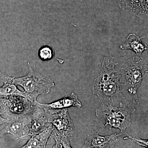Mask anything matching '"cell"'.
<instances>
[{
    "mask_svg": "<svg viewBox=\"0 0 148 148\" xmlns=\"http://www.w3.org/2000/svg\"><path fill=\"white\" fill-rule=\"evenodd\" d=\"M120 135L113 134L110 136H103L98 132L92 131L88 134L87 139L81 148H113L119 139Z\"/></svg>",
    "mask_w": 148,
    "mask_h": 148,
    "instance_id": "cell-8",
    "label": "cell"
},
{
    "mask_svg": "<svg viewBox=\"0 0 148 148\" xmlns=\"http://www.w3.org/2000/svg\"><path fill=\"white\" fill-rule=\"evenodd\" d=\"M34 104L45 110H61L72 107H76L79 108L82 106V104L77 96L74 92L69 96H65L61 99L49 104L40 103L37 100L34 102Z\"/></svg>",
    "mask_w": 148,
    "mask_h": 148,
    "instance_id": "cell-11",
    "label": "cell"
},
{
    "mask_svg": "<svg viewBox=\"0 0 148 148\" xmlns=\"http://www.w3.org/2000/svg\"><path fill=\"white\" fill-rule=\"evenodd\" d=\"M53 130L52 125L49 123L45 129L38 134L32 136L20 148H46Z\"/></svg>",
    "mask_w": 148,
    "mask_h": 148,
    "instance_id": "cell-12",
    "label": "cell"
},
{
    "mask_svg": "<svg viewBox=\"0 0 148 148\" xmlns=\"http://www.w3.org/2000/svg\"><path fill=\"white\" fill-rule=\"evenodd\" d=\"M59 142L61 143L63 148H73L71 147L68 137H64L61 138Z\"/></svg>",
    "mask_w": 148,
    "mask_h": 148,
    "instance_id": "cell-17",
    "label": "cell"
},
{
    "mask_svg": "<svg viewBox=\"0 0 148 148\" xmlns=\"http://www.w3.org/2000/svg\"><path fill=\"white\" fill-rule=\"evenodd\" d=\"M56 143L53 148H62V146L59 141H55Z\"/></svg>",
    "mask_w": 148,
    "mask_h": 148,
    "instance_id": "cell-19",
    "label": "cell"
},
{
    "mask_svg": "<svg viewBox=\"0 0 148 148\" xmlns=\"http://www.w3.org/2000/svg\"><path fill=\"white\" fill-rule=\"evenodd\" d=\"M31 113L18 119L10 121L8 124L0 130V138L8 134L16 140L30 138L32 137L30 133Z\"/></svg>",
    "mask_w": 148,
    "mask_h": 148,
    "instance_id": "cell-7",
    "label": "cell"
},
{
    "mask_svg": "<svg viewBox=\"0 0 148 148\" xmlns=\"http://www.w3.org/2000/svg\"><path fill=\"white\" fill-rule=\"evenodd\" d=\"M1 111V108H0V126L2 125L5 124V123H8L9 121L8 120L4 118L2 116Z\"/></svg>",
    "mask_w": 148,
    "mask_h": 148,
    "instance_id": "cell-18",
    "label": "cell"
},
{
    "mask_svg": "<svg viewBox=\"0 0 148 148\" xmlns=\"http://www.w3.org/2000/svg\"><path fill=\"white\" fill-rule=\"evenodd\" d=\"M120 8L148 21V0H117Z\"/></svg>",
    "mask_w": 148,
    "mask_h": 148,
    "instance_id": "cell-9",
    "label": "cell"
},
{
    "mask_svg": "<svg viewBox=\"0 0 148 148\" xmlns=\"http://www.w3.org/2000/svg\"><path fill=\"white\" fill-rule=\"evenodd\" d=\"M129 138L136 142L139 145L148 148V140H143L140 138H133L131 137H129Z\"/></svg>",
    "mask_w": 148,
    "mask_h": 148,
    "instance_id": "cell-16",
    "label": "cell"
},
{
    "mask_svg": "<svg viewBox=\"0 0 148 148\" xmlns=\"http://www.w3.org/2000/svg\"><path fill=\"white\" fill-rule=\"evenodd\" d=\"M29 71L26 75L16 78L9 76L11 82L23 88L27 96V99L34 103L40 95H45L50 92L54 86L52 80L43 76L33 69L29 63Z\"/></svg>",
    "mask_w": 148,
    "mask_h": 148,
    "instance_id": "cell-3",
    "label": "cell"
},
{
    "mask_svg": "<svg viewBox=\"0 0 148 148\" xmlns=\"http://www.w3.org/2000/svg\"><path fill=\"white\" fill-rule=\"evenodd\" d=\"M0 82H3V85L0 87V99L14 95L22 96L27 98L26 92L19 90L14 84L10 80L9 76L0 72Z\"/></svg>",
    "mask_w": 148,
    "mask_h": 148,
    "instance_id": "cell-13",
    "label": "cell"
},
{
    "mask_svg": "<svg viewBox=\"0 0 148 148\" xmlns=\"http://www.w3.org/2000/svg\"><path fill=\"white\" fill-rule=\"evenodd\" d=\"M34 103L19 95L0 99L2 114L9 121L17 119L30 114L34 107Z\"/></svg>",
    "mask_w": 148,
    "mask_h": 148,
    "instance_id": "cell-6",
    "label": "cell"
},
{
    "mask_svg": "<svg viewBox=\"0 0 148 148\" xmlns=\"http://www.w3.org/2000/svg\"><path fill=\"white\" fill-rule=\"evenodd\" d=\"M144 36H138L135 34H130L128 35L124 44L120 46L122 49H130L135 53V55L141 56L145 51L148 50L147 45L142 41Z\"/></svg>",
    "mask_w": 148,
    "mask_h": 148,
    "instance_id": "cell-14",
    "label": "cell"
},
{
    "mask_svg": "<svg viewBox=\"0 0 148 148\" xmlns=\"http://www.w3.org/2000/svg\"><path fill=\"white\" fill-rule=\"evenodd\" d=\"M118 108L111 106L110 103L103 104L96 111L97 116L106 120L105 126L109 125L112 127L124 131L131 123L130 116L135 111L134 108L120 103Z\"/></svg>",
    "mask_w": 148,
    "mask_h": 148,
    "instance_id": "cell-4",
    "label": "cell"
},
{
    "mask_svg": "<svg viewBox=\"0 0 148 148\" xmlns=\"http://www.w3.org/2000/svg\"><path fill=\"white\" fill-rule=\"evenodd\" d=\"M38 56L39 58L43 61H50L53 58H56L54 50L48 45H44L40 48Z\"/></svg>",
    "mask_w": 148,
    "mask_h": 148,
    "instance_id": "cell-15",
    "label": "cell"
},
{
    "mask_svg": "<svg viewBox=\"0 0 148 148\" xmlns=\"http://www.w3.org/2000/svg\"><path fill=\"white\" fill-rule=\"evenodd\" d=\"M92 90L104 104L112 103L113 97L119 95V80L115 69L114 57L104 58L101 73L94 80Z\"/></svg>",
    "mask_w": 148,
    "mask_h": 148,
    "instance_id": "cell-2",
    "label": "cell"
},
{
    "mask_svg": "<svg viewBox=\"0 0 148 148\" xmlns=\"http://www.w3.org/2000/svg\"><path fill=\"white\" fill-rule=\"evenodd\" d=\"M45 110L47 113L48 122L52 125L53 129L49 140L53 139L59 141L61 138L74 135L75 127L67 108Z\"/></svg>",
    "mask_w": 148,
    "mask_h": 148,
    "instance_id": "cell-5",
    "label": "cell"
},
{
    "mask_svg": "<svg viewBox=\"0 0 148 148\" xmlns=\"http://www.w3.org/2000/svg\"><path fill=\"white\" fill-rule=\"evenodd\" d=\"M148 75V65L147 68V71H146V76Z\"/></svg>",
    "mask_w": 148,
    "mask_h": 148,
    "instance_id": "cell-20",
    "label": "cell"
},
{
    "mask_svg": "<svg viewBox=\"0 0 148 148\" xmlns=\"http://www.w3.org/2000/svg\"><path fill=\"white\" fill-rule=\"evenodd\" d=\"M31 115L32 120L30 133L32 136L42 132L45 129L49 123L46 111L36 105H34Z\"/></svg>",
    "mask_w": 148,
    "mask_h": 148,
    "instance_id": "cell-10",
    "label": "cell"
},
{
    "mask_svg": "<svg viewBox=\"0 0 148 148\" xmlns=\"http://www.w3.org/2000/svg\"></svg>",
    "mask_w": 148,
    "mask_h": 148,
    "instance_id": "cell-21",
    "label": "cell"
},
{
    "mask_svg": "<svg viewBox=\"0 0 148 148\" xmlns=\"http://www.w3.org/2000/svg\"><path fill=\"white\" fill-rule=\"evenodd\" d=\"M114 60L120 90H128L133 96L134 103L139 104L137 92L143 78L146 77L147 63L137 55L130 58L114 57Z\"/></svg>",
    "mask_w": 148,
    "mask_h": 148,
    "instance_id": "cell-1",
    "label": "cell"
}]
</instances>
